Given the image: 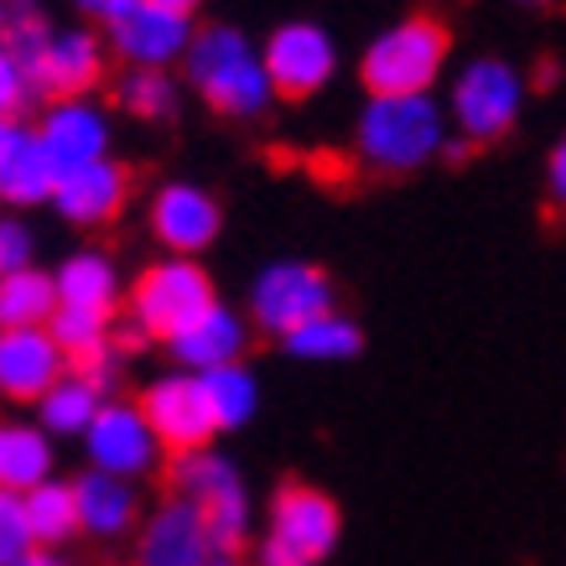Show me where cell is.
<instances>
[{"mask_svg": "<svg viewBox=\"0 0 566 566\" xmlns=\"http://www.w3.org/2000/svg\"><path fill=\"white\" fill-rule=\"evenodd\" d=\"M515 6H531V11H541V6H551V0H515Z\"/></svg>", "mask_w": 566, "mask_h": 566, "instance_id": "cell-42", "label": "cell"}, {"mask_svg": "<svg viewBox=\"0 0 566 566\" xmlns=\"http://www.w3.org/2000/svg\"><path fill=\"white\" fill-rule=\"evenodd\" d=\"M219 296H213V275L203 271V260H188V255H161L151 260L146 271L130 281V292H125V323L140 327L146 338H161V344H172L177 333L192 323V317H203Z\"/></svg>", "mask_w": 566, "mask_h": 566, "instance_id": "cell-4", "label": "cell"}, {"mask_svg": "<svg viewBox=\"0 0 566 566\" xmlns=\"http://www.w3.org/2000/svg\"><path fill=\"white\" fill-rule=\"evenodd\" d=\"M172 489L177 499H188L192 510L203 515V525L213 531V541L229 556L250 541V531H255V499H250V483H244L234 458H223L213 447L182 452V458H172Z\"/></svg>", "mask_w": 566, "mask_h": 566, "instance_id": "cell-6", "label": "cell"}, {"mask_svg": "<svg viewBox=\"0 0 566 566\" xmlns=\"http://www.w3.org/2000/svg\"><path fill=\"white\" fill-rule=\"evenodd\" d=\"M146 421L156 427L161 447L182 458V452H203L213 437H219V421H213V406H208L203 375L192 369H167V375L146 379V390L136 395Z\"/></svg>", "mask_w": 566, "mask_h": 566, "instance_id": "cell-10", "label": "cell"}, {"mask_svg": "<svg viewBox=\"0 0 566 566\" xmlns=\"http://www.w3.org/2000/svg\"><path fill=\"white\" fill-rule=\"evenodd\" d=\"M546 198L556 213H566V136L556 140L546 156Z\"/></svg>", "mask_w": 566, "mask_h": 566, "instance_id": "cell-35", "label": "cell"}, {"mask_svg": "<svg viewBox=\"0 0 566 566\" xmlns=\"http://www.w3.org/2000/svg\"><path fill=\"white\" fill-rule=\"evenodd\" d=\"M525 73L510 57H473L447 88V120L463 146H494L520 125Z\"/></svg>", "mask_w": 566, "mask_h": 566, "instance_id": "cell-3", "label": "cell"}, {"mask_svg": "<svg viewBox=\"0 0 566 566\" xmlns=\"http://www.w3.org/2000/svg\"><path fill=\"white\" fill-rule=\"evenodd\" d=\"M57 182H63V172H57L52 151L42 146L36 125H17L11 146L0 156V203L11 208V213H21V208H52Z\"/></svg>", "mask_w": 566, "mask_h": 566, "instance_id": "cell-20", "label": "cell"}, {"mask_svg": "<svg viewBox=\"0 0 566 566\" xmlns=\"http://www.w3.org/2000/svg\"><path fill=\"white\" fill-rule=\"evenodd\" d=\"M327 312H338L333 302V281H327L323 265H312V260H271V265H260L255 281H250V296H244V317L265 333V338H292L302 333L307 323L327 317Z\"/></svg>", "mask_w": 566, "mask_h": 566, "instance_id": "cell-7", "label": "cell"}, {"mask_svg": "<svg viewBox=\"0 0 566 566\" xmlns=\"http://www.w3.org/2000/svg\"><path fill=\"white\" fill-rule=\"evenodd\" d=\"M6 27H11V0H0V42H6Z\"/></svg>", "mask_w": 566, "mask_h": 566, "instance_id": "cell-41", "label": "cell"}, {"mask_svg": "<svg viewBox=\"0 0 566 566\" xmlns=\"http://www.w3.org/2000/svg\"><path fill=\"white\" fill-rule=\"evenodd\" d=\"M255 566H323V562H307V556H296V551H286V546H275L271 535L260 541V551H255Z\"/></svg>", "mask_w": 566, "mask_h": 566, "instance_id": "cell-36", "label": "cell"}, {"mask_svg": "<svg viewBox=\"0 0 566 566\" xmlns=\"http://www.w3.org/2000/svg\"><path fill=\"white\" fill-rule=\"evenodd\" d=\"M250 317L229 302H213L203 317H192L182 333H177L167 354L177 359V369H192V375H213V369H229V364H244V348H250Z\"/></svg>", "mask_w": 566, "mask_h": 566, "instance_id": "cell-18", "label": "cell"}, {"mask_svg": "<svg viewBox=\"0 0 566 566\" xmlns=\"http://www.w3.org/2000/svg\"><path fill=\"white\" fill-rule=\"evenodd\" d=\"M48 333L57 338V348L69 354V364H94L99 354L115 348V312H94V307H57V317L48 323Z\"/></svg>", "mask_w": 566, "mask_h": 566, "instance_id": "cell-29", "label": "cell"}, {"mask_svg": "<svg viewBox=\"0 0 566 566\" xmlns=\"http://www.w3.org/2000/svg\"><path fill=\"white\" fill-rule=\"evenodd\" d=\"M115 104L130 120H172L182 104V84L167 69H125L115 78Z\"/></svg>", "mask_w": 566, "mask_h": 566, "instance_id": "cell-28", "label": "cell"}, {"mask_svg": "<svg viewBox=\"0 0 566 566\" xmlns=\"http://www.w3.org/2000/svg\"><path fill=\"white\" fill-rule=\"evenodd\" d=\"M21 120H0V156H6V146H11V130H17Z\"/></svg>", "mask_w": 566, "mask_h": 566, "instance_id": "cell-40", "label": "cell"}, {"mask_svg": "<svg viewBox=\"0 0 566 566\" xmlns=\"http://www.w3.org/2000/svg\"><path fill=\"white\" fill-rule=\"evenodd\" d=\"M281 348H286L292 359H302V364H348V359H359L364 333H359V323H354L348 312H327V317L307 323L302 333H292Z\"/></svg>", "mask_w": 566, "mask_h": 566, "instance_id": "cell-27", "label": "cell"}, {"mask_svg": "<svg viewBox=\"0 0 566 566\" xmlns=\"http://www.w3.org/2000/svg\"><path fill=\"white\" fill-rule=\"evenodd\" d=\"M130 203V172L120 161H94V167H78L57 182V198H52V213L73 229H104L115 223Z\"/></svg>", "mask_w": 566, "mask_h": 566, "instance_id": "cell-19", "label": "cell"}, {"mask_svg": "<svg viewBox=\"0 0 566 566\" xmlns=\"http://www.w3.org/2000/svg\"><path fill=\"white\" fill-rule=\"evenodd\" d=\"M73 494H78V520H84V535L94 541H125L130 531H140V483L109 479V473H94L84 468L73 479Z\"/></svg>", "mask_w": 566, "mask_h": 566, "instance_id": "cell-21", "label": "cell"}, {"mask_svg": "<svg viewBox=\"0 0 566 566\" xmlns=\"http://www.w3.org/2000/svg\"><path fill=\"white\" fill-rule=\"evenodd\" d=\"M27 520H32V535L42 551H63L73 535H84V520H78V494H73V479H48L27 494Z\"/></svg>", "mask_w": 566, "mask_h": 566, "instance_id": "cell-26", "label": "cell"}, {"mask_svg": "<svg viewBox=\"0 0 566 566\" xmlns=\"http://www.w3.org/2000/svg\"><path fill=\"white\" fill-rule=\"evenodd\" d=\"M354 151L369 172H421L437 156L452 151L447 104H437L431 94H375V99H364L359 120H354Z\"/></svg>", "mask_w": 566, "mask_h": 566, "instance_id": "cell-2", "label": "cell"}, {"mask_svg": "<svg viewBox=\"0 0 566 566\" xmlns=\"http://www.w3.org/2000/svg\"><path fill=\"white\" fill-rule=\"evenodd\" d=\"M0 260H6V271H32L36 265V234L17 213L0 219Z\"/></svg>", "mask_w": 566, "mask_h": 566, "instance_id": "cell-34", "label": "cell"}, {"mask_svg": "<svg viewBox=\"0 0 566 566\" xmlns=\"http://www.w3.org/2000/svg\"><path fill=\"white\" fill-rule=\"evenodd\" d=\"M203 390H208V406H213L219 431H240L260 416V379L250 364H229V369L203 375Z\"/></svg>", "mask_w": 566, "mask_h": 566, "instance_id": "cell-30", "label": "cell"}, {"mask_svg": "<svg viewBox=\"0 0 566 566\" xmlns=\"http://www.w3.org/2000/svg\"><path fill=\"white\" fill-rule=\"evenodd\" d=\"M260 52H265V69H271V84L281 99H312L338 73V42L317 21H286V27H275L260 42Z\"/></svg>", "mask_w": 566, "mask_h": 566, "instance_id": "cell-11", "label": "cell"}, {"mask_svg": "<svg viewBox=\"0 0 566 566\" xmlns=\"http://www.w3.org/2000/svg\"><path fill=\"white\" fill-rule=\"evenodd\" d=\"M52 32H57V27L36 11L32 0H11V27H6V42H0V48L11 52L21 69H27V78H32V69L42 63V52H48Z\"/></svg>", "mask_w": 566, "mask_h": 566, "instance_id": "cell-31", "label": "cell"}, {"mask_svg": "<svg viewBox=\"0 0 566 566\" xmlns=\"http://www.w3.org/2000/svg\"><path fill=\"white\" fill-rule=\"evenodd\" d=\"M125 0H73V11H84V17H94V21H104V17H115Z\"/></svg>", "mask_w": 566, "mask_h": 566, "instance_id": "cell-38", "label": "cell"}, {"mask_svg": "<svg viewBox=\"0 0 566 566\" xmlns=\"http://www.w3.org/2000/svg\"><path fill=\"white\" fill-rule=\"evenodd\" d=\"M69 369V354L57 348L48 327H6L0 333V400L36 406Z\"/></svg>", "mask_w": 566, "mask_h": 566, "instance_id": "cell-17", "label": "cell"}, {"mask_svg": "<svg viewBox=\"0 0 566 566\" xmlns=\"http://www.w3.org/2000/svg\"><path fill=\"white\" fill-rule=\"evenodd\" d=\"M198 27L182 11H161L151 0H125L115 17H104V42L125 69H182Z\"/></svg>", "mask_w": 566, "mask_h": 566, "instance_id": "cell-9", "label": "cell"}, {"mask_svg": "<svg viewBox=\"0 0 566 566\" xmlns=\"http://www.w3.org/2000/svg\"><path fill=\"white\" fill-rule=\"evenodd\" d=\"M32 99H36V88H32V78H27V69L0 48V120H21V115L32 109Z\"/></svg>", "mask_w": 566, "mask_h": 566, "instance_id": "cell-33", "label": "cell"}, {"mask_svg": "<svg viewBox=\"0 0 566 566\" xmlns=\"http://www.w3.org/2000/svg\"><path fill=\"white\" fill-rule=\"evenodd\" d=\"M52 463H57V447H52L48 431L27 416H0V489L6 494L27 499L36 483L57 479Z\"/></svg>", "mask_w": 566, "mask_h": 566, "instance_id": "cell-22", "label": "cell"}, {"mask_svg": "<svg viewBox=\"0 0 566 566\" xmlns=\"http://www.w3.org/2000/svg\"><path fill=\"white\" fill-rule=\"evenodd\" d=\"M36 136L63 177L78 167H94V161H109V151H115V125L104 115V104L94 99H52L36 120Z\"/></svg>", "mask_w": 566, "mask_h": 566, "instance_id": "cell-16", "label": "cell"}, {"mask_svg": "<svg viewBox=\"0 0 566 566\" xmlns=\"http://www.w3.org/2000/svg\"><path fill=\"white\" fill-rule=\"evenodd\" d=\"M265 535L275 546L307 556V562H327L338 551V541H344V510L333 504V494L312 489V483H281L271 499Z\"/></svg>", "mask_w": 566, "mask_h": 566, "instance_id": "cell-13", "label": "cell"}, {"mask_svg": "<svg viewBox=\"0 0 566 566\" xmlns=\"http://www.w3.org/2000/svg\"><path fill=\"white\" fill-rule=\"evenodd\" d=\"M151 6H161V11H182V17H192L203 0H151Z\"/></svg>", "mask_w": 566, "mask_h": 566, "instance_id": "cell-39", "label": "cell"}, {"mask_svg": "<svg viewBox=\"0 0 566 566\" xmlns=\"http://www.w3.org/2000/svg\"><path fill=\"white\" fill-rule=\"evenodd\" d=\"M447 52H452V36H447L442 21L406 17L395 27H385L364 48L359 78L369 88V99L375 94H431L447 69Z\"/></svg>", "mask_w": 566, "mask_h": 566, "instance_id": "cell-5", "label": "cell"}, {"mask_svg": "<svg viewBox=\"0 0 566 566\" xmlns=\"http://www.w3.org/2000/svg\"><path fill=\"white\" fill-rule=\"evenodd\" d=\"M182 78L198 99L223 115V120H260L271 115V104L281 99L271 84V69H265V52L260 42L229 27V21H213V27H198L188 48V63H182Z\"/></svg>", "mask_w": 566, "mask_h": 566, "instance_id": "cell-1", "label": "cell"}, {"mask_svg": "<svg viewBox=\"0 0 566 566\" xmlns=\"http://www.w3.org/2000/svg\"><path fill=\"white\" fill-rule=\"evenodd\" d=\"M84 458L94 473H109V479H125V483H146L167 468V447L156 437V427L146 421L140 400H104V411L94 416V427L84 437Z\"/></svg>", "mask_w": 566, "mask_h": 566, "instance_id": "cell-8", "label": "cell"}, {"mask_svg": "<svg viewBox=\"0 0 566 566\" xmlns=\"http://www.w3.org/2000/svg\"><path fill=\"white\" fill-rule=\"evenodd\" d=\"M32 551H36V535H32V520H27V499L0 489V566H17Z\"/></svg>", "mask_w": 566, "mask_h": 566, "instance_id": "cell-32", "label": "cell"}, {"mask_svg": "<svg viewBox=\"0 0 566 566\" xmlns=\"http://www.w3.org/2000/svg\"><path fill=\"white\" fill-rule=\"evenodd\" d=\"M0 281H6V260H0Z\"/></svg>", "mask_w": 566, "mask_h": 566, "instance_id": "cell-43", "label": "cell"}, {"mask_svg": "<svg viewBox=\"0 0 566 566\" xmlns=\"http://www.w3.org/2000/svg\"><path fill=\"white\" fill-rule=\"evenodd\" d=\"M32 411H36L32 421L48 431L52 442H84L88 427H94V416L104 411V390L84 375V369H69V375L36 400Z\"/></svg>", "mask_w": 566, "mask_h": 566, "instance_id": "cell-24", "label": "cell"}, {"mask_svg": "<svg viewBox=\"0 0 566 566\" xmlns=\"http://www.w3.org/2000/svg\"><path fill=\"white\" fill-rule=\"evenodd\" d=\"M63 307L52 271H6L0 281V333L6 327H48Z\"/></svg>", "mask_w": 566, "mask_h": 566, "instance_id": "cell-25", "label": "cell"}, {"mask_svg": "<svg viewBox=\"0 0 566 566\" xmlns=\"http://www.w3.org/2000/svg\"><path fill=\"white\" fill-rule=\"evenodd\" d=\"M52 281H57L63 307H94V312H115V302L130 292L120 265H115V255H109V250H94V244H84V250H73V255L57 260Z\"/></svg>", "mask_w": 566, "mask_h": 566, "instance_id": "cell-23", "label": "cell"}, {"mask_svg": "<svg viewBox=\"0 0 566 566\" xmlns=\"http://www.w3.org/2000/svg\"><path fill=\"white\" fill-rule=\"evenodd\" d=\"M130 566H234V556L213 541V531L188 499L172 494L136 531V562Z\"/></svg>", "mask_w": 566, "mask_h": 566, "instance_id": "cell-12", "label": "cell"}, {"mask_svg": "<svg viewBox=\"0 0 566 566\" xmlns=\"http://www.w3.org/2000/svg\"><path fill=\"white\" fill-rule=\"evenodd\" d=\"M17 566H78V562H73L69 551H42V546H36L32 556H21Z\"/></svg>", "mask_w": 566, "mask_h": 566, "instance_id": "cell-37", "label": "cell"}, {"mask_svg": "<svg viewBox=\"0 0 566 566\" xmlns=\"http://www.w3.org/2000/svg\"><path fill=\"white\" fill-rule=\"evenodd\" d=\"M146 223H151L156 244L167 255H188L198 260L208 244L223 234V208L219 198L198 182H161L151 192V208H146Z\"/></svg>", "mask_w": 566, "mask_h": 566, "instance_id": "cell-14", "label": "cell"}, {"mask_svg": "<svg viewBox=\"0 0 566 566\" xmlns=\"http://www.w3.org/2000/svg\"><path fill=\"white\" fill-rule=\"evenodd\" d=\"M109 69V42L104 32L88 27H57L42 52V63L32 69V88L36 99H94V88L104 84Z\"/></svg>", "mask_w": 566, "mask_h": 566, "instance_id": "cell-15", "label": "cell"}]
</instances>
